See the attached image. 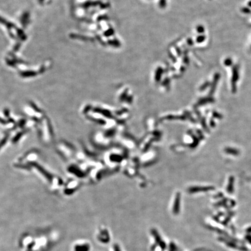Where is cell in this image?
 <instances>
[{
  "mask_svg": "<svg viewBox=\"0 0 251 251\" xmlns=\"http://www.w3.org/2000/svg\"><path fill=\"white\" fill-rule=\"evenodd\" d=\"M8 135H7V136L6 137H5L4 138H3V140L1 141V142H0V148H1L2 146H3L4 145L5 143H6V142H7V139H8Z\"/></svg>",
  "mask_w": 251,
  "mask_h": 251,
  "instance_id": "cell-7",
  "label": "cell"
},
{
  "mask_svg": "<svg viewBox=\"0 0 251 251\" xmlns=\"http://www.w3.org/2000/svg\"><path fill=\"white\" fill-rule=\"evenodd\" d=\"M0 123H5V122L3 119L0 118Z\"/></svg>",
  "mask_w": 251,
  "mask_h": 251,
  "instance_id": "cell-14",
  "label": "cell"
},
{
  "mask_svg": "<svg viewBox=\"0 0 251 251\" xmlns=\"http://www.w3.org/2000/svg\"><path fill=\"white\" fill-rule=\"evenodd\" d=\"M90 249V246L88 243L84 244H78L74 246V251H89Z\"/></svg>",
  "mask_w": 251,
  "mask_h": 251,
  "instance_id": "cell-2",
  "label": "cell"
},
{
  "mask_svg": "<svg viewBox=\"0 0 251 251\" xmlns=\"http://www.w3.org/2000/svg\"><path fill=\"white\" fill-rule=\"evenodd\" d=\"M26 251H32V250H28V249H27V250H26Z\"/></svg>",
  "mask_w": 251,
  "mask_h": 251,
  "instance_id": "cell-16",
  "label": "cell"
},
{
  "mask_svg": "<svg viewBox=\"0 0 251 251\" xmlns=\"http://www.w3.org/2000/svg\"><path fill=\"white\" fill-rule=\"evenodd\" d=\"M197 30H198V32L200 33H202L204 32V30H205L204 27H203L202 26H199L197 27Z\"/></svg>",
  "mask_w": 251,
  "mask_h": 251,
  "instance_id": "cell-12",
  "label": "cell"
},
{
  "mask_svg": "<svg viewBox=\"0 0 251 251\" xmlns=\"http://www.w3.org/2000/svg\"><path fill=\"white\" fill-rule=\"evenodd\" d=\"M205 40V37L203 36H199L197 38V41L198 43H202V42Z\"/></svg>",
  "mask_w": 251,
  "mask_h": 251,
  "instance_id": "cell-11",
  "label": "cell"
},
{
  "mask_svg": "<svg viewBox=\"0 0 251 251\" xmlns=\"http://www.w3.org/2000/svg\"><path fill=\"white\" fill-rule=\"evenodd\" d=\"M32 165H33L34 167L36 168L37 169L39 170V171L41 172V173L43 174V175L44 176L46 177V178L48 179L49 180H51V179H52V177H51V176L49 175V174L48 173H47V172L45 171V170L44 169L41 167L39 164H37L36 163H32Z\"/></svg>",
  "mask_w": 251,
  "mask_h": 251,
  "instance_id": "cell-3",
  "label": "cell"
},
{
  "mask_svg": "<svg viewBox=\"0 0 251 251\" xmlns=\"http://www.w3.org/2000/svg\"><path fill=\"white\" fill-rule=\"evenodd\" d=\"M151 233L155 238L156 242L159 244V243L162 241V239H161V238H160V235H159V233L157 232V231L155 230V229H152V230H151Z\"/></svg>",
  "mask_w": 251,
  "mask_h": 251,
  "instance_id": "cell-4",
  "label": "cell"
},
{
  "mask_svg": "<svg viewBox=\"0 0 251 251\" xmlns=\"http://www.w3.org/2000/svg\"><path fill=\"white\" fill-rule=\"evenodd\" d=\"M159 246L160 247L161 249H162V250H164V249L166 248V243H164V241H162L160 243H159Z\"/></svg>",
  "mask_w": 251,
  "mask_h": 251,
  "instance_id": "cell-10",
  "label": "cell"
},
{
  "mask_svg": "<svg viewBox=\"0 0 251 251\" xmlns=\"http://www.w3.org/2000/svg\"><path fill=\"white\" fill-rule=\"evenodd\" d=\"M248 4H249V6H250V7H251V1H250V2H249V3H248Z\"/></svg>",
  "mask_w": 251,
  "mask_h": 251,
  "instance_id": "cell-15",
  "label": "cell"
},
{
  "mask_svg": "<svg viewBox=\"0 0 251 251\" xmlns=\"http://www.w3.org/2000/svg\"><path fill=\"white\" fill-rule=\"evenodd\" d=\"M114 251H121L119 246L118 244H115L114 245Z\"/></svg>",
  "mask_w": 251,
  "mask_h": 251,
  "instance_id": "cell-13",
  "label": "cell"
},
{
  "mask_svg": "<svg viewBox=\"0 0 251 251\" xmlns=\"http://www.w3.org/2000/svg\"><path fill=\"white\" fill-rule=\"evenodd\" d=\"M34 245H35V242H32L30 243L28 245H27V249L32 250V248L34 246Z\"/></svg>",
  "mask_w": 251,
  "mask_h": 251,
  "instance_id": "cell-9",
  "label": "cell"
},
{
  "mask_svg": "<svg viewBox=\"0 0 251 251\" xmlns=\"http://www.w3.org/2000/svg\"><path fill=\"white\" fill-rule=\"evenodd\" d=\"M232 63V60L230 58H227L224 61V64L226 66H230L231 64Z\"/></svg>",
  "mask_w": 251,
  "mask_h": 251,
  "instance_id": "cell-8",
  "label": "cell"
},
{
  "mask_svg": "<svg viewBox=\"0 0 251 251\" xmlns=\"http://www.w3.org/2000/svg\"><path fill=\"white\" fill-rule=\"evenodd\" d=\"M210 189H213V188H210V187H197L195 188L194 189V192H204V191H208L209 190H210Z\"/></svg>",
  "mask_w": 251,
  "mask_h": 251,
  "instance_id": "cell-5",
  "label": "cell"
},
{
  "mask_svg": "<svg viewBox=\"0 0 251 251\" xmlns=\"http://www.w3.org/2000/svg\"><path fill=\"white\" fill-rule=\"evenodd\" d=\"M98 238L99 241L103 243H108L110 240V237L108 231L107 230H103L100 232Z\"/></svg>",
  "mask_w": 251,
  "mask_h": 251,
  "instance_id": "cell-1",
  "label": "cell"
},
{
  "mask_svg": "<svg viewBox=\"0 0 251 251\" xmlns=\"http://www.w3.org/2000/svg\"><path fill=\"white\" fill-rule=\"evenodd\" d=\"M233 183H234V180L233 178H231L230 180V183L228 184V188H227V191H228L229 192H231L232 191V188H233Z\"/></svg>",
  "mask_w": 251,
  "mask_h": 251,
  "instance_id": "cell-6",
  "label": "cell"
}]
</instances>
